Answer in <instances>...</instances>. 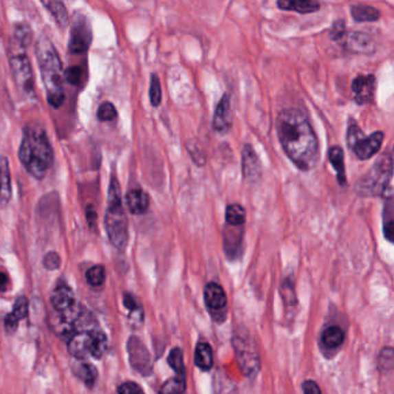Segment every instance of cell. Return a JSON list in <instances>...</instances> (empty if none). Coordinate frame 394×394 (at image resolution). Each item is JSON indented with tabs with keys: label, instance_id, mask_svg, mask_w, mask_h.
<instances>
[{
	"label": "cell",
	"instance_id": "cell-1",
	"mask_svg": "<svg viewBox=\"0 0 394 394\" xmlns=\"http://www.w3.org/2000/svg\"><path fill=\"white\" fill-rule=\"evenodd\" d=\"M276 133L283 152L300 171L314 169L319 161V142L305 112L286 109L276 118Z\"/></svg>",
	"mask_w": 394,
	"mask_h": 394
},
{
	"label": "cell",
	"instance_id": "cell-2",
	"mask_svg": "<svg viewBox=\"0 0 394 394\" xmlns=\"http://www.w3.org/2000/svg\"><path fill=\"white\" fill-rule=\"evenodd\" d=\"M54 149L43 127L32 124L25 127L19 159L28 174L36 179H43L54 164Z\"/></svg>",
	"mask_w": 394,
	"mask_h": 394
},
{
	"label": "cell",
	"instance_id": "cell-3",
	"mask_svg": "<svg viewBox=\"0 0 394 394\" xmlns=\"http://www.w3.org/2000/svg\"><path fill=\"white\" fill-rule=\"evenodd\" d=\"M36 56L47 102L54 108H61L65 101V76L58 52L47 37L42 36L37 42Z\"/></svg>",
	"mask_w": 394,
	"mask_h": 394
},
{
	"label": "cell",
	"instance_id": "cell-4",
	"mask_svg": "<svg viewBox=\"0 0 394 394\" xmlns=\"http://www.w3.org/2000/svg\"><path fill=\"white\" fill-rule=\"evenodd\" d=\"M105 232L116 249L124 250L129 241V223L122 203L120 182L111 177L108 190V206L105 217Z\"/></svg>",
	"mask_w": 394,
	"mask_h": 394
},
{
	"label": "cell",
	"instance_id": "cell-5",
	"mask_svg": "<svg viewBox=\"0 0 394 394\" xmlns=\"http://www.w3.org/2000/svg\"><path fill=\"white\" fill-rule=\"evenodd\" d=\"M393 171V159L391 152L380 156L363 177L360 178L355 185V191L362 197H385L391 190V179Z\"/></svg>",
	"mask_w": 394,
	"mask_h": 394
},
{
	"label": "cell",
	"instance_id": "cell-6",
	"mask_svg": "<svg viewBox=\"0 0 394 394\" xmlns=\"http://www.w3.org/2000/svg\"><path fill=\"white\" fill-rule=\"evenodd\" d=\"M67 349L78 360H85L88 356L100 360L108 349V338L101 329L76 331L67 340Z\"/></svg>",
	"mask_w": 394,
	"mask_h": 394
},
{
	"label": "cell",
	"instance_id": "cell-7",
	"mask_svg": "<svg viewBox=\"0 0 394 394\" xmlns=\"http://www.w3.org/2000/svg\"><path fill=\"white\" fill-rule=\"evenodd\" d=\"M384 133L382 131L365 135L361 127L353 118L349 120L347 129V145L358 159L364 161L369 160L380 151L383 145Z\"/></svg>",
	"mask_w": 394,
	"mask_h": 394
},
{
	"label": "cell",
	"instance_id": "cell-8",
	"mask_svg": "<svg viewBox=\"0 0 394 394\" xmlns=\"http://www.w3.org/2000/svg\"><path fill=\"white\" fill-rule=\"evenodd\" d=\"M51 304L54 317L69 325L76 326L81 316V309L76 302V295L66 283H61L51 294Z\"/></svg>",
	"mask_w": 394,
	"mask_h": 394
},
{
	"label": "cell",
	"instance_id": "cell-9",
	"mask_svg": "<svg viewBox=\"0 0 394 394\" xmlns=\"http://www.w3.org/2000/svg\"><path fill=\"white\" fill-rule=\"evenodd\" d=\"M236 358L243 373L248 377L257 375L261 369V358L258 354L257 346L251 336L246 333H236L232 339Z\"/></svg>",
	"mask_w": 394,
	"mask_h": 394
},
{
	"label": "cell",
	"instance_id": "cell-10",
	"mask_svg": "<svg viewBox=\"0 0 394 394\" xmlns=\"http://www.w3.org/2000/svg\"><path fill=\"white\" fill-rule=\"evenodd\" d=\"M12 76L17 86L23 94H34V72L28 56L25 52H13L10 59Z\"/></svg>",
	"mask_w": 394,
	"mask_h": 394
},
{
	"label": "cell",
	"instance_id": "cell-11",
	"mask_svg": "<svg viewBox=\"0 0 394 394\" xmlns=\"http://www.w3.org/2000/svg\"><path fill=\"white\" fill-rule=\"evenodd\" d=\"M127 353L130 364L142 376H151L153 373L152 356L149 349L138 336H131L127 341Z\"/></svg>",
	"mask_w": 394,
	"mask_h": 394
},
{
	"label": "cell",
	"instance_id": "cell-12",
	"mask_svg": "<svg viewBox=\"0 0 394 394\" xmlns=\"http://www.w3.org/2000/svg\"><path fill=\"white\" fill-rule=\"evenodd\" d=\"M91 42V28L85 15L74 17L71 28L69 47L72 54H83L87 51Z\"/></svg>",
	"mask_w": 394,
	"mask_h": 394
},
{
	"label": "cell",
	"instance_id": "cell-13",
	"mask_svg": "<svg viewBox=\"0 0 394 394\" xmlns=\"http://www.w3.org/2000/svg\"><path fill=\"white\" fill-rule=\"evenodd\" d=\"M204 298L212 318L217 322H224L227 316V295L223 288L215 283H207L204 290Z\"/></svg>",
	"mask_w": 394,
	"mask_h": 394
},
{
	"label": "cell",
	"instance_id": "cell-14",
	"mask_svg": "<svg viewBox=\"0 0 394 394\" xmlns=\"http://www.w3.org/2000/svg\"><path fill=\"white\" fill-rule=\"evenodd\" d=\"M351 54H373L376 51V44L368 34L362 32H347L339 41Z\"/></svg>",
	"mask_w": 394,
	"mask_h": 394
},
{
	"label": "cell",
	"instance_id": "cell-15",
	"mask_svg": "<svg viewBox=\"0 0 394 394\" xmlns=\"http://www.w3.org/2000/svg\"><path fill=\"white\" fill-rule=\"evenodd\" d=\"M351 89L354 93V101L358 105H369L375 98L376 78L373 74L358 76L353 80Z\"/></svg>",
	"mask_w": 394,
	"mask_h": 394
},
{
	"label": "cell",
	"instance_id": "cell-16",
	"mask_svg": "<svg viewBox=\"0 0 394 394\" xmlns=\"http://www.w3.org/2000/svg\"><path fill=\"white\" fill-rule=\"evenodd\" d=\"M242 171L244 179L249 183H256L263 175L261 160L251 145H245L243 149Z\"/></svg>",
	"mask_w": 394,
	"mask_h": 394
},
{
	"label": "cell",
	"instance_id": "cell-17",
	"mask_svg": "<svg viewBox=\"0 0 394 394\" xmlns=\"http://www.w3.org/2000/svg\"><path fill=\"white\" fill-rule=\"evenodd\" d=\"M232 125V112L230 108V95L223 94L217 105L213 117L214 130L219 133H227Z\"/></svg>",
	"mask_w": 394,
	"mask_h": 394
},
{
	"label": "cell",
	"instance_id": "cell-18",
	"mask_svg": "<svg viewBox=\"0 0 394 394\" xmlns=\"http://www.w3.org/2000/svg\"><path fill=\"white\" fill-rule=\"evenodd\" d=\"M244 234V226L242 227H230L224 229V251L227 257L236 258L237 253L242 251V239Z\"/></svg>",
	"mask_w": 394,
	"mask_h": 394
},
{
	"label": "cell",
	"instance_id": "cell-19",
	"mask_svg": "<svg viewBox=\"0 0 394 394\" xmlns=\"http://www.w3.org/2000/svg\"><path fill=\"white\" fill-rule=\"evenodd\" d=\"M28 300L27 297L20 296L15 300L13 311L5 318V327L8 333H13L18 329L19 322L28 316Z\"/></svg>",
	"mask_w": 394,
	"mask_h": 394
},
{
	"label": "cell",
	"instance_id": "cell-20",
	"mask_svg": "<svg viewBox=\"0 0 394 394\" xmlns=\"http://www.w3.org/2000/svg\"><path fill=\"white\" fill-rule=\"evenodd\" d=\"M12 198L11 171L6 156H0V207L8 206Z\"/></svg>",
	"mask_w": 394,
	"mask_h": 394
},
{
	"label": "cell",
	"instance_id": "cell-21",
	"mask_svg": "<svg viewBox=\"0 0 394 394\" xmlns=\"http://www.w3.org/2000/svg\"><path fill=\"white\" fill-rule=\"evenodd\" d=\"M127 208L131 213L135 215L145 213L149 207V197L142 188H132L127 192Z\"/></svg>",
	"mask_w": 394,
	"mask_h": 394
},
{
	"label": "cell",
	"instance_id": "cell-22",
	"mask_svg": "<svg viewBox=\"0 0 394 394\" xmlns=\"http://www.w3.org/2000/svg\"><path fill=\"white\" fill-rule=\"evenodd\" d=\"M278 8L283 11H294L300 14H307L319 11L320 4L318 1H310V0H278Z\"/></svg>",
	"mask_w": 394,
	"mask_h": 394
},
{
	"label": "cell",
	"instance_id": "cell-23",
	"mask_svg": "<svg viewBox=\"0 0 394 394\" xmlns=\"http://www.w3.org/2000/svg\"><path fill=\"white\" fill-rule=\"evenodd\" d=\"M329 161L336 173V179L340 186L347 185L346 171H344V154L340 146H332L329 149Z\"/></svg>",
	"mask_w": 394,
	"mask_h": 394
},
{
	"label": "cell",
	"instance_id": "cell-24",
	"mask_svg": "<svg viewBox=\"0 0 394 394\" xmlns=\"http://www.w3.org/2000/svg\"><path fill=\"white\" fill-rule=\"evenodd\" d=\"M213 351L207 342H199L195 347V363L200 370L208 371L213 366Z\"/></svg>",
	"mask_w": 394,
	"mask_h": 394
},
{
	"label": "cell",
	"instance_id": "cell-25",
	"mask_svg": "<svg viewBox=\"0 0 394 394\" xmlns=\"http://www.w3.org/2000/svg\"><path fill=\"white\" fill-rule=\"evenodd\" d=\"M386 197V201H385V206H384L383 214V229L384 236L386 237L388 242H393L394 234V219H393V197H392V191L388 192Z\"/></svg>",
	"mask_w": 394,
	"mask_h": 394
},
{
	"label": "cell",
	"instance_id": "cell-26",
	"mask_svg": "<svg viewBox=\"0 0 394 394\" xmlns=\"http://www.w3.org/2000/svg\"><path fill=\"white\" fill-rule=\"evenodd\" d=\"M344 332L340 326L332 325L324 329L322 333V344L326 348L334 349L344 344Z\"/></svg>",
	"mask_w": 394,
	"mask_h": 394
},
{
	"label": "cell",
	"instance_id": "cell-27",
	"mask_svg": "<svg viewBox=\"0 0 394 394\" xmlns=\"http://www.w3.org/2000/svg\"><path fill=\"white\" fill-rule=\"evenodd\" d=\"M73 373L80 380H83L88 387H93L98 380V369L91 363L80 362L73 368Z\"/></svg>",
	"mask_w": 394,
	"mask_h": 394
},
{
	"label": "cell",
	"instance_id": "cell-28",
	"mask_svg": "<svg viewBox=\"0 0 394 394\" xmlns=\"http://www.w3.org/2000/svg\"><path fill=\"white\" fill-rule=\"evenodd\" d=\"M351 17L358 22H373L380 19V13L377 8L369 5H353Z\"/></svg>",
	"mask_w": 394,
	"mask_h": 394
},
{
	"label": "cell",
	"instance_id": "cell-29",
	"mask_svg": "<svg viewBox=\"0 0 394 394\" xmlns=\"http://www.w3.org/2000/svg\"><path fill=\"white\" fill-rule=\"evenodd\" d=\"M246 212L239 204H232L226 208V223L230 227H242L245 224Z\"/></svg>",
	"mask_w": 394,
	"mask_h": 394
},
{
	"label": "cell",
	"instance_id": "cell-30",
	"mask_svg": "<svg viewBox=\"0 0 394 394\" xmlns=\"http://www.w3.org/2000/svg\"><path fill=\"white\" fill-rule=\"evenodd\" d=\"M42 5L50 12V14L54 17V20L61 27L66 25L69 20V14L66 11L65 5L63 4L62 1H43Z\"/></svg>",
	"mask_w": 394,
	"mask_h": 394
},
{
	"label": "cell",
	"instance_id": "cell-31",
	"mask_svg": "<svg viewBox=\"0 0 394 394\" xmlns=\"http://www.w3.org/2000/svg\"><path fill=\"white\" fill-rule=\"evenodd\" d=\"M30 41H32V32L30 27L19 25L13 35V45H17L13 47V52H19L21 49H25L30 43Z\"/></svg>",
	"mask_w": 394,
	"mask_h": 394
},
{
	"label": "cell",
	"instance_id": "cell-32",
	"mask_svg": "<svg viewBox=\"0 0 394 394\" xmlns=\"http://www.w3.org/2000/svg\"><path fill=\"white\" fill-rule=\"evenodd\" d=\"M186 390L185 377H174L163 383L160 394H184Z\"/></svg>",
	"mask_w": 394,
	"mask_h": 394
},
{
	"label": "cell",
	"instance_id": "cell-33",
	"mask_svg": "<svg viewBox=\"0 0 394 394\" xmlns=\"http://www.w3.org/2000/svg\"><path fill=\"white\" fill-rule=\"evenodd\" d=\"M124 305L130 310L131 320L142 324L144 320V312H142V307H140V304L138 303L133 295L131 294L124 295Z\"/></svg>",
	"mask_w": 394,
	"mask_h": 394
},
{
	"label": "cell",
	"instance_id": "cell-34",
	"mask_svg": "<svg viewBox=\"0 0 394 394\" xmlns=\"http://www.w3.org/2000/svg\"><path fill=\"white\" fill-rule=\"evenodd\" d=\"M168 363L178 376L185 377L184 360H183V353L179 348H174L171 351V354L168 356Z\"/></svg>",
	"mask_w": 394,
	"mask_h": 394
},
{
	"label": "cell",
	"instance_id": "cell-35",
	"mask_svg": "<svg viewBox=\"0 0 394 394\" xmlns=\"http://www.w3.org/2000/svg\"><path fill=\"white\" fill-rule=\"evenodd\" d=\"M87 283L93 287H101L105 281V268L102 265H95L86 273Z\"/></svg>",
	"mask_w": 394,
	"mask_h": 394
},
{
	"label": "cell",
	"instance_id": "cell-36",
	"mask_svg": "<svg viewBox=\"0 0 394 394\" xmlns=\"http://www.w3.org/2000/svg\"><path fill=\"white\" fill-rule=\"evenodd\" d=\"M149 98L153 107H159L162 101V88L160 83L159 76L152 74L151 78V88H149Z\"/></svg>",
	"mask_w": 394,
	"mask_h": 394
},
{
	"label": "cell",
	"instance_id": "cell-37",
	"mask_svg": "<svg viewBox=\"0 0 394 394\" xmlns=\"http://www.w3.org/2000/svg\"><path fill=\"white\" fill-rule=\"evenodd\" d=\"M98 118L102 122H111L117 118V110L110 102H105L98 110Z\"/></svg>",
	"mask_w": 394,
	"mask_h": 394
},
{
	"label": "cell",
	"instance_id": "cell-38",
	"mask_svg": "<svg viewBox=\"0 0 394 394\" xmlns=\"http://www.w3.org/2000/svg\"><path fill=\"white\" fill-rule=\"evenodd\" d=\"M378 365L382 370L388 371L393 368V349L391 347H385L380 351L378 358Z\"/></svg>",
	"mask_w": 394,
	"mask_h": 394
},
{
	"label": "cell",
	"instance_id": "cell-39",
	"mask_svg": "<svg viewBox=\"0 0 394 394\" xmlns=\"http://www.w3.org/2000/svg\"><path fill=\"white\" fill-rule=\"evenodd\" d=\"M61 264H62V261H61V257L57 252H49L44 256L43 265L44 267L50 270V271H54V270H58L61 267Z\"/></svg>",
	"mask_w": 394,
	"mask_h": 394
},
{
	"label": "cell",
	"instance_id": "cell-40",
	"mask_svg": "<svg viewBox=\"0 0 394 394\" xmlns=\"http://www.w3.org/2000/svg\"><path fill=\"white\" fill-rule=\"evenodd\" d=\"M117 392L118 394H145L142 386H139L134 382H127V383L122 384L118 386Z\"/></svg>",
	"mask_w": 394,
	"mask_h": 394
},
{
	"label": "cell",
	"instance_id": "cell-41",
	"mask_svg": "<svg viewBox=\"0 0 394 394\" xmlns=\"http://www.w3.org/2000/svg\"><path fill=\"white\" fill-rule=\"evenodd\" d=\"M64 76H65V80L67 83H71V85H78L83 79V69L78 66H73V67L67 69Z\"/></svg>",
	"mask_w": 394,
	"mask_h": 394
},
{
	"label": "cell",
	"instance_id": "cell-42",
	"mask_svg": "<svg viewBox=\"0 0 394 394\" xmlns=\"http://www.w3.org/2000/svg\"><path fill=\"white\" fill-rule=\"evenodd\" d=\"M346 33V25H344V22L342 20H339L336 21L334 25H333L332 30L329 32V36L332 40L339 42V41L342 39L344 34Z\"/></svg>",
	"mask_w": 394,
	"mask_h": 394
},
{
	"label": "cell",
	"instance_id": "cell-43",
	"mask_svg": "<svg viewBox=\"0 0 394 394\" xmlns=\"http://www.w3.org/2000/svg\"><path fill=\"white\" fill-rule=\"evenodd\" d=\"M302 391H303V394H322L318 384L314 380H305L302 384Z\"/></svg>",
	"mask_w": 394,
	"mask_h": 394
},
{
	"label": "cell",
	"instance_id": "cell-44",
	"mask_svg": "<svg viewBox=\"0 0 394 394\" xmlns=\"http://www.w3.org/2000/svg\"><path fill=\"white\" fill-rule=\"evenodd\" d=\"M10 285V278L4 272H0V293H4Z\"/></svg>",
	"mask_w": 394,
	"mask_h": 394
},
{
	"label": "cell",
	"instance_id": "cell-45",
	"mask_svg": "<svg viewBox=\"0 0 394 394\" xmlns=\"http://www.w3.org/2000/svg\"><path fill=\"white\" fill-rule=\"evenodd\" d=\"M87 221H88V223L91 224V226H93V223H95V222H96V217H98V214H96V210H94V208H93V207H87Z\"/></svg>",
	"mask_w": 394,
	"mask_h": 394
}]
</instances>
